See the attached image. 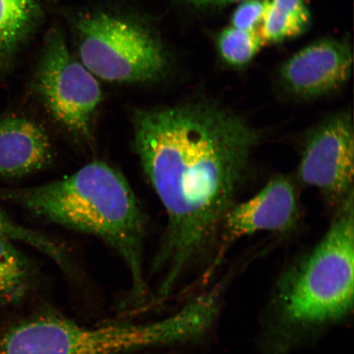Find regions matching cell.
Wrapping results in <instances>:
<instances>
[{"instance_id": "15", "label": "cell", "mask_w": 354, "mask_h": 354, "mask_svg": "<svg viewBox=\"0 0 354 354\" xmlns=\"http://www.w3.org/2000/svg\"><path fill=\"white\" fill-rule=\"evenodd\" d=\"M0 236L35 248L50 257L66 272L73 268L72 261L63 245L41 232L16 223L1 207H0Z\"/></svg>"}, {"instance_id": "8", "label": "cell", "mask_w": 354, "mask_h": 354, "mask_svg": "<svg viewBox=\"0 0 354 354\" xmlns=\"http://www.w3.org/2000/svg\"><path fill=\"white\" fill-rule=\"evenodd\" d=\"M299 220V199L294 183L285 176L273 177L254 196L234 203L225 214L209 272L228 248L240 239L259 232L288 233L296 227Z\"/></svg>"}, {"instance_id": "7", "label": "cell", "mask_w": 354, "mask_h": 354, "mask_svg": "<svg viewBox=\"0 0 354 354\" xmlns=\"http://www.w3.org/2000/svg\"><path fill=\"white\" fill-rule=\"evenodd\" d=\"M354 132L351 114L336 113L309 132L298 167L300 183L337 207L353 193Z\"/></svg>"}, {"instance_id": "3", "label": "cell", "mask_w": 354, "mask_h": 354, "mask_svg": "<svg viewBox=\"0 0 354 354\" xmlns=\"http://www.w3.org/2000/svg\"><path fill=\"white\" fill-rule=\"evenodd\" d=\"M0 202L107 243L129 270L130 304L145 302L149 292L144 268L145 216L129 183L113 167L95 161L50 183L0 189Z\"/></svg>"}, {"instance_id": "13", "label": "cell", "mask_w": 354, "mask_h": 354, "mask_svg": "<svg viewBox=\"0 0 354 354\" xmlns=\"http://www.w3.org/2000/svg\"><path fill=\"white\" fill-rule=\"evenodd\" d=\"M311 21L308 0H269L259 32L264 44L281 43L306 32Z\"/></svg>"}, {"instance_id": "17", "label": "cell", "mask_w": 354, "mask_h": 354, "mask_svg": "<svg viewBox=\"0 0 354 354\" xmlns=\"http://www.w3.org/2000/svg\"><path fill=\"white\" fill-rule=\"evenodd\" d=\"M243 1V0H184L188 6L196 11L216 10Z\"/></svg>"}, {"instance_id": "14", "label": "cell", "mask_w": 354, "mask_h": 354, "mask_svg": "<svg viewBox=\"0 0 354 354\" xmlns=\"http://www.w3.org/2000/svg\"><path fill=\"white\" fill-rule=\"evenodd\" d=\"M258 30H241L230 26L216 35V46L224 63L232 68L250 64L263 47Z\"/></svg>"}, {"instance_id": "11", "label": "cell", "mask_w": 354, "mask_h": 354, "mask_svg": "<svg viewBox=\"0 0 354 354\" xmlns=\"http://www.w3.org/2000/svg\"><path fill=\"white\" fill-rule=\"evenodd\" d=\"M41 17L39 0H0V76L11 68Z\"/></svg>"}, {"instance_id": "5", "label": "cell", "mask_w": 354, "mask_h": 354, "mask_svg": "<svg viewBox=\"0 0 354 354\" xmlns=\"http://www.w3.org/2000/svg\"><path fill=\"white\" fill-rule=\"evenodd\" d=\"M74 30L79 60L96 78L146 84L160 82L169 73L165 44L142 21L99 11L78 16Z\"/></svg>"}, {"instance_id": "6", "label": "cell", "mask_w": 354, "mask_h": 354, "mask_svg": "<svg viewBox=\"0 0 354 354\" xmlns=\"http://www.w3.org/2000/svg\"><path fill=\"white\" fill-rule=\"evenodd\" d=\"M34 88L52 117L79 138H91L93 118L102 100L98 80L71 53L63 33L47 34Z\"/></svg>"}, {"instance_id": "10", "label": "cell", "mask_w": 354, "mask_h": 354, "mask_svg": "<svg viewBox=\"0 0 354 354\" xmlns=\"http://www.w3.org/2000/svg\"><path fill=\"white\" fill-rule=\"evenodd\" d=\"M53 157L50 137L41 124L19 115H0V179L41 171Z\"/></svg>"}, {"instance_id": "9", "label": "cell", "mask_w": 354, "mask_h": 354, "mask_svg": "<svg viewBox=\"0 0 354 354\" xmlns=\"http://www.w3.org/2000/svg\"><path fill=\"white\" fill-rule=\"evenodd\" d=\"M353 73L348 38L326 37L301 48L281 64L278 80L290 95L316 99L339 90Z\"/></svg>"}, {"instance_id": "4", "label": "cell", "mask_w": 354, "mask_h": 354, "mask_svg": "<svg viewBox=\"0 0 354 354\" xmlns=\"http://www.w3.org/2000/svg\"><path fill=\"white\" fill-rule=\"evenodd\" d=\"M221 312L218 296L203 290L174 314L151 322L88 327L44 311L10 326L16 354H127L203 342L214 331Z\"/></svg>"}, {"instance_id": "2", "label": "cell", "mask_w": 354, "mask_h": 354, "mask_svg": "<svg viewBox=\"0 0 354 354\" xmlns=\"http://www.w3.org/2000/svg\"><path fill=\"white\" fill-rule=\"evenodd\" d=\"M354 194L336 207L315 246L282 270L261 316V354H294L351 319Z\"/></svg>"}, {"instance_id": "1", "label": "cell", "mask_w": 354, "mask_h": 354, "mask_svg": "<svg viewBox=\"0 0 354 354\" xmlns=\"http://www.w3.org/2000/svg\"><path fill=\"white\" fill-rule=\"evenodd\" d=\"M133 125L136 152L167 216L152 267L165 298L216 249L261 135L236 113L205 101L138 109Z\"/></svg>"}, {"instance_id": "12", "label": "cell", "mask_w": 354, "mask_h": 354, "mask_svg": "<svg viewBox=\"0 0 354 354\" xmlns=\"http://www.w3.org/2000/svg\"><path fill=\"white\" fill-rule=\"evenodd\" d=\"M13 243L0 236V309L21 303L37 282L32 261Z\"/></svg>"}, {"instance_id": "16", "label": "cell", "mask_w": 354, "mask_h": 354, "mask_svg": "<svg viewBox=\"0 0 354 354\" xmlns=\"http://www.w3.org/2000/svg\"><path fill=\"white\" fill-rule=\"evenodd\" d=\"M269 0H243L237 3L231 17V26L245 30H254L262 24Z\"/></svg>"}]
</instances>
